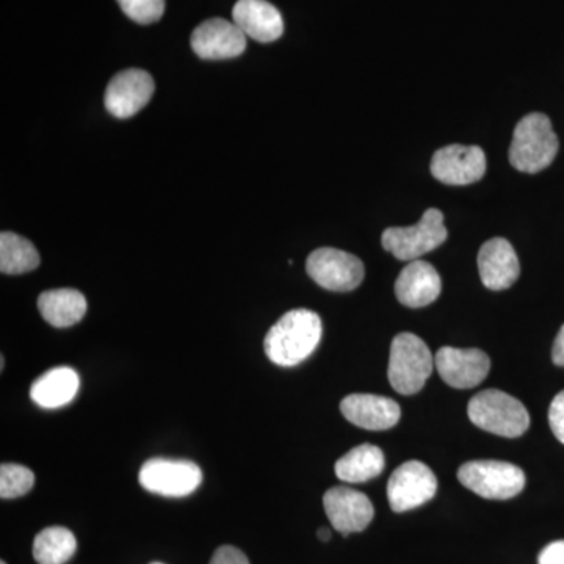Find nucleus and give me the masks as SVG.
Instances as JSON below:
<instances>
[{
    "instance_id": "obj_1",
    "label": "nucleus",
    "mask_w": 564,
    "mask_h": 564,
    "mask_svg": "<svg viewBox=\"0 0 564 564\" xmlns=\"http://www.w3.org/2000/svg\"><path fill=\"white\" fill-rule=\"evenodd\" d=\"M322 318L314 311L293 310L274 323L263 340L267 358L281 367H295L321 344Z\"/></svg>"
},
{
    "instance_id": "obj_2",
    "label": "nucleus",
    "mask_w": 564,
    "mask_h": 564,
    "mask_svg": "<svg viewBox=\"0 0 564 564\" xmlns=\"http://www.w3.org/2000/svg\"><path fill=\"white\" fill-rule=\"evenodd\" d=\"M558 148V137L547 115L534 111L516 126L510 163L518 172L540 173L554 162Z\"/></svg>"
},
{
    "instance_id": "obj_3",
    "label": "nucleus",
    "mask_w": 564,
    "mask_h": 564,
    "mask_svg": "<svg viewBox=\"0 0 564 564\" xmlns=\"http://www.w3.org/2000/svg\"><path fill=\"white\" fill-rule=\"evenodd\" d=\"M470 422L485 432L519 437L529 430L530 415L522 402L499 389L478 392L467 406Z\"/></svg>"
},
{
    "instance_id": "obj_4",
    "label": "nucleus",
    "mask_w": 564,
    "mask_h": 564,
    "mask_svg": "<svg viewBox=\"0 0 564 564\" xmlns=\"http://www.w3.org/2000/svg\"><path fill=\"white\" fill-rule=\"evenodd\" d=\"M434 359L429 345L421 337L402 333L393 337L389 356V383L402 395L421 392L432 377Z\"/></svg>"
},
{
    "instance_id": "obj_5",
    "label": "nucleus",
    "mask_w": 564,
    "mask_h": 564,
    "mask_svg": "<svg viewBox=\"0 0 564 564\" xmlns=\"http://www.w3.org/2000/svg\"><path fill=\"white\" fill-rule=\"evenodd\" d=\"M459 484L488 500L513 499L525 486V474L511 463L480 459L463 464Z\"/></svg>"
},
{
    "instance_id": "obj_6",
    "label": "nucleus",
    "mask_w": 564,
    "mask_h": 564,
    "mask_svg": "<svg viewBox=\"0 0 564 564\" xmlns=\"http://www.w3.org/2000/svg\"><path fill=\"white\" fill-rule=\"evenodd\" d=\"M448 231L440 209H429L422 220L410 228H388L381 237L386 251L399 261H419L426 252L436 250L447 240Z\"/></svg>"
},
{
    "instance_id": "obj_7",
    "label": "nucleus",
    "mask_w": 564,
    "mask_h": 564,
    "mask_svg": "<svg viewBox=\"0 0 564 564\" xmlns=\"http://www.w3.org/2000/svg\"><path fill=\"white\" fill-rule=\"evenodd\" d=\"M139 480L158 496L187 497L203 484V470L185 459L152 458L141 466Z\"/></svg>"
},
{
    "instance_id": "obj_8",
    "label": "nucleus",
    "mask_w": 564,
    "mask_h": 564,
    "mask_svg": "<svg viewBox=\"0 0 564 564\" xmlns=\"http://www.w3.org/2000/svg\"><path fill=\"white\" fill-rule=\"evenodd\" d=\"M306 272L321 288L333 292L355 291L366 274L361 259L337 248H318L311 252Z\"/></svg>"
},
{
    "instance_id": "obj_9",
    "label": "nucleus",
    "mask_w": 564,
    "mask_h": 564,
    "mask_svg": "<svg viewBox=\"0 0 564 564\" xmlns=\"http://www.w3.org/2000/svg\"><path fill=\"white\" fill-rule=\"evenodd\" d=\"M436 475L421 462L403 463L389 478L388 499L393 513L422 507L436 496Z\"/></svg>"
},
{
    "instance_id": "obj_10",
    "label": "nucleus",
    "mask_w": 564,
    "mask_h": 564,
    "mask_svg": "<svg viewBox=\"0 0 564 564\" xmlns=\"http://www.w3.org/2000/svg\"><path fill=\"white\" fill-rule=\"evenodd\" d=\"M154 90V79L147 70L135 68L121 70L107 85L104 104L110 115L126 120L139 113L150 102Z\"/></svg>"
},
{
    "instance_id": "obj_11",
    "label": "nucleus",
    "mask_w": 564,
    "mask_h": 564,
    "mask_svg": "<svg viewBox=\"0 0 564 564\" xmlns=\"http://www.w3.org/2000/svg\"><path fill=\"white\" fill-rule=\"evenodd\" d=\"M329 522L344 536L364 532L373 521L375 508L369 497L347 486H336L323 496Z\"/></svg>"
},
{
    "instance_id": "obj_12",
    "label": "nucleus",
    "mask_w": 564,
    "mask_h": 564,
    "mask_svg": "<svg viewBox=\"0 0 564 564\" xmlns=\"http://www.w3.org/2000/svg\"><path fill=\"white\" fill-rule=\"evenodd\" d=\"M437 373L455 389H473L484 383L491 369V359L478 348L443 347L434 358Z\"/></svg>"
},
{
    "instance_id": "obj_13",
    "label": "nucleus",
    "mask_w": 564,
    "mask_h": 564,
    "mask_svg": "<svg viewBox=\"0 0 564 564\" xmlns=\"http://www.w3.org/2000/svg\"><path fill=\"white\" fill-rule=\"evenodd\" d=\"M192 50L203 61L236 58L247 50V35L236 22L214 18L193 31Z\"/></svg>"
},
{
    "instance_id": "obj_14",
    "label": "nucleus",
    "mask_w": 564,
    "mask_h": 564,
    "mask_svg": "<svg viewBox=\"0 0 564 564\" xmlns=\"http://www.w3.org/2000/svg\"><path fill=\"white\" fill-rule=\"evenodd\" d=\"M430 169L443 184L469 185L485 176L486 155L480 147L451 144L434 152Z\"/></svg>"
},
{
    "instance_id": "obj_15",
    "label": "nucleus",
    "mask_w": 564,
    "mask_h": 564,
    "mask_svg": "<svg viewBox=\"0 0 564 564\" xmlns=\"http://www.w3.org/2000/svg\"><path fill=\"white\" fill-rule=\"evenodd\" d=\"M344 417L352 425L372 432L392 429L400 421L402 410L399 403L373 393H351L340 403Z\"/></svg>"
},
{
    "instance_id": "obj_16",
    "label": "nucleus",
    "mask_w": 564,
    "mask_h": 564,
    "mask_svg": "<svg viewBox=\"0 0 564 564\" xmlns=\"http://www.w3.org/2000/svg\"><path fill=\"white\" fill-rule=\"evenodd\" d=\"M478 272L489 291L510 289L521 274L513 245L502 237L488 240L478 252Z\"/></svg>"
},
{
    "instance_id": "obj_17",
    "label": "nucleus",
    "mask_w": 564,
    "mask_h": 564,
    "mask_svg": "<svg viewBox=\"0 0 564 564\" xmlns=\"http://www.w3.org/2000/svg\"><path fill=\"white\" fill-rule=\"evenodd\" d=\"M443 291L440 273L432 263L413 261L408 263L395 281V295L403 306L419 307L429 306L436 302Z\"/></svg>"
},
{
    "instance_id": "obj_18",
    "label": "nucleus",
    "mask_w": 564,
    "mask_h": 564,
    "mask_svg": "<svg viewBox=\"0 0 564 564\" xmlns=\"http://www.w3.org/2000/svg\"><path fill=\"white\" fill-rule=\"evenodd\" d=\"M232 21L259 43H273L284 33L280 10L267 0H239L232 9Z\"/></svg>"
},
{
    "instance_id": "obj_19",
    "label": "nucleus",
    "mask_w": 564,
    "mask_h": 564,
    "mask_svg": "<svg viewBox=\"0 0 564 564\" xmlns=\"http://www.w3.org/2000/svg\"><path fill=\"white\" fill-rule=\"evenodd\" d=\"M80 388V378L76 370L62 366L41 375L33 381L31 399L41 408L55 410L73 402Z\"/></svg>"
},
{
    "instance_id": "obj_20",
    "label": "nucleus",
    "mask_w": 564,
    "mask_h": 564,
    "mask_svg": "<svg viewBox=\"0 0 564 564\" xmlns=\"http://www.w3.org/2000/svg\"><path fill=\"white\" fill-rule=\"evenodd\" d=\"M41 317L55 328H69L87 313V300L74 289H54L39 296Z\"/></svg>"
},
{
    "instance_id": "obj_21",
    "label": "nucleus",
    "mask_w": 564,
    "mask_h": 564,
    "mask_svg": "<svg viewBox=\"0 0 564 564\" xmlns=\"http://www.w3.org/2000/svg\"><path fill=\"white\" fill-rule=\"evenodd\" d=\"M384 464V454L380 447L362 444L345 454L334 470L345 484H366L383 473Z\"/></svg>"
},
{
    "instance_id": "obj_22",
    "label": "nucleus",
    "mask_w": 564,
    "mask_h": 564,
    "mask_svg": "<svg viewBox=\"0 0 564 564\" xmlns=\"http://www.w3.org/2000/svg\"><path fill=\"white\" fill-rule=\"evenodd\" d=\"M76 551V536L65 527H47L33 541V556L39 564L68 563Z\"/></svg>"
},
{
    "instance_id": "obj_23",
    "label": "nucleus",
    "mask_w": 564,
    "mask_h": 564,
    "mask_svg": "<svg viewBox=\"0 0 564 564\" xmlns=\"http://www.w3.org/2000/svg\"><path fill=\"white\" fill-rule=\"evenodd\" d=\"M39 265L40 254L35 245L14 232L0 234V272L29 273Z\"/></svg>"
},
{
    "instance_id": "obj_24",
    "label": "nucleus",
    "mask_w": 564,
    "mask_h": 564,
    "mask_svg": "<svg viewBox=\"0 0 564 564\" xmlns=\"http://www.w3.org/2000/svg\"><path fill=\"white\" fill-rule=\"evenodd\" d=\"M35 485V475L21 464L6 463L0 466V497L18 499L31 492Z\"/></svg>"
},
{
    "instance_id": "obj_25",
    "label": "nucleus",
    "mask_w": 564,
    "mask_h": 564,
    "mask_svg": "<svg viewBox=\"0 0 564 564\" xmlns=\"http://www.w3.org/2000/svg\"><path fill=\"white\" fill-rule=\"evenodd\" d=\"M126 17L137 24H152L163 17L165 0H117Z\"/></svg>"
},
{
    "instance_id": "obj_26",
    "label": "nucleus",
    "mask_w": 564,
    "mask_h": 564,
    "mask_svg": "<svg viewBox=\"0 0 564 564\" xmlns=\"http://www.w3.org/2000/svg\"><path fill=\"white\" fill-rule=\"evenodd\" d=\"M549 423H551V430L556 440L564 444V391L552 400L551 408H549Z\"/></svg>"
},
{
    "instance_id": "obj_27",
    "label": "nucleus",
    "mask_w": 564,
    "mask_h": 564,
    "mask_svg": "<svg viewBox=\"0 0 564 564\" xmlns=\"http://www.w3.org/2000/svg\"><path fill=\"white\" fill-rule=\"evenodd\" d=\"M210 564H250V562L240 549L221 545L212 556Z\"/></svg>"
},
{
    "instance_id": "obj_28",
    "label": "nucleus",
    "mask_w": 564,
    "mask_h": 564,
    "mask_svg": "<svg viewBox=\"0 0 564 564\" xmlns=\"http://www.w3.org/2000/svg\"><path fill=\"white\" fill-rule=\"evenodd\" d=\"M538 564H564V540L545 545L538 556Z\"/></svg>"
},
{
    "instance_id": "obj_29",
    "label": "nucleus",
    "mask_w": 564,
    "mask_h": 564,
    "mask_svg": "<svg viewBox=\"0 0 564 564\" xmlns=\"http://www.w3.org/2000/svg\"><path fill=\"white\" fill-rule=\"evenodd\" d=\"M552 361L555 366L564 367V325L556 336L554 347H552Z\"/></svg>"
},
{
    "instance_id": "obj_30",
    "label": "nucleus",
    "mask_w": 564,
    "mask_h": 564,
    "mask_svg": "<svg viewBox=\"0 0 564 564\" xmlns=\"http://www.w3.org/2000/svg\"><path fill=\"white\" fill-rule=\"evenodd\" d=\"M317 536H318V540L325 541V543H326V541L332 540V530L318 529Z\"/></svg>"
},
{
    "instance_id": "obj_31",
    "label": "nucleus",
    "mask_w": 564,
    "mask_h": 564,
    "mask_svg": "<svg viewBox=\"0 0 564 564\" xmlns=\"http://www.w3.org/2000/svg\"><path fill=\"white\" fill-rule=\"evenodd\" d=\"M151 564H163V563H151Z\"/></svg>"
},
{
    "instance_id": "obj_32",
    "label": "nucleus",
    "mask_w": 564,
    "mask_h": 564,
    "mask_svg": "<svg viewBox=\"0 0 564 564\" xmlns=\"http://www.w3.org/2000/svg\"><path fill=\"white\" fill-rule=\"evenodd\" d=\"M0 564H7V563H6V562H2V563H0Z\"/></svg>"
}]
</instances>
